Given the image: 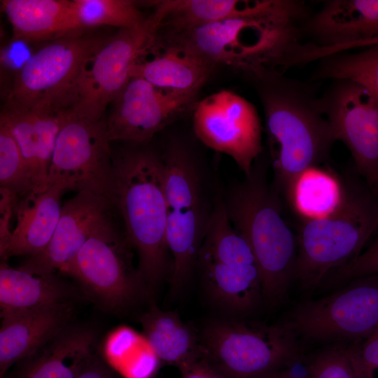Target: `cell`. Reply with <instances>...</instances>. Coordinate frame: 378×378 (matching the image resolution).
<instances>
[{"mask_svg":"<svg viewBox=\"0 0 378 378\" xmlns=\"http://www.w3.org/2000/svg\"><path fill=\"white\" fill-rule=\"evenodd\" d=\"M310 15L306 4L292 0L272 13L233 18L180 31H160L155 43L202 60L214 69L225 65L248 78L265 71L286 70L302 43V26Z\"/></svg>","mask_w":378,"mask_h":378,"instance_id":"obj_1","label":"cell"},{"mask_svg":"<svg viewBox=\"0 0 378 378\" xmlns=\"http://www.w3.org/2000/svg\"><path fill=\"white\" fill-rule=\"evenodd\" d=\"M248 80L264 111L272 184L285 199L301 174L328 159L337 140L313 86L276 71Z\"/></svg>","mask_w":378,"mask_h":378,"instance_id":"obj_2","label":"cell"},{"mask_svg":"<svg viewBox=\"0 0 378 378\" xmlns=\"http://www.w3.org/2000/svg\"><path fill=\"white\" fill-rule=\"evenodd\" d=\"M130 144L113 153V204L138 255V268L150 288L170 278L172 270L166 239L164 163L162 155L153 149Z\"/></svg>","mask_w":378,"mask_h":378,"instance_id":"obj_3","label":"cell"},{"mask_svg":"<svg viewBox=\"0 0 378 378\" xmlns=\"http://www.w3.org/2000/svg\"><path fill=\"white\" fill-rule=\"evenodd\" d=\"M260 156L249 174L234 183L223 200L234 229L255 255L262 296L276 304L287 297L295 280L298 239L284 218L281 196L268 183V165Z\"/></svg>","mask_w":378,"mask_h":378,"instance_id":"obj_4","label":"cell"},{"mask_svg":"<svg viewBox=\"0 0 378 378\" xmlns=\"http://www.w3.org/2000/svg\"><path fill=\"white\" fill-rule=\"evenodd\" d=\"M346 186L345 197L333 212L300 222L295 280L307 293L356 258L378 230V195L363 180Z\"/></svg>","mask_w":378,"mask_h":378,"instance_id":"obj_5","label":"cell"},{"mask_svg":"<svg viewBox=\"0 0 378 378\" xmlns=\"http://www.w3.org/2000/svg\"><path fill=\"white\" fill-rule=\"evenodd\" d=\"M202 356L226 378H258L297 360L302 345L283 323L218 321L206 327Z\"/></svg>","mask_w":378,"mask_h":378,"instance_id":"obj_6","label":"cell"},{"mask_svg":"<svg viewBox=\"0 0 378 378\" xmlns=\"http://www.w3.org/2000/svg\"><path fill=\"white\" fill-rule=\"evenodd\" d=\"M283 324L300 344L350 346L365 340L378 329V274L297 304Z\"/></svg>","mask_w":378,"mask_h":378,"instance_id":"obj_7","label":"cell"},{"mask_svg":"<svg viewBox=\"0 0 378 378\" xmlns=\"http://www.w3.org/2000/svg\"><path fill=\"white\" fill-rule=\"evenodd\" d=\"M134 248L111 216L91 234L63 272L97 304L109 311L131 307L150 287L134 264Z\"/></svg>","mask_w":378,"mask_h":378,"instance_id":"obj_8","label":"cell"},{"mask_svg":"<svg viewBox=\"0 0 378 378\" xmlns=\"http://www.w3.org/2000/svg\"><path fill=\"white\" fill-rule=\"evenodd\" d=\"M160 19L154 11L141 24L119 29L87 62L64 97L60 108L98 120L131 79L138 58L153 45Z\"/></svg>","mask_w":378,"mask_h":378,"instance_id":"obj_9","label":"cell"},{"mask_svg":"<svg viewBox=\"0 0 378 378\" xmlns=\"http://www.w3.org/2000/svg\"><path fill=\"white\" fill-rule=\"evenodd\" d=\"M78 29L50 40L15 74L6 104L59 108L87 62L112 35Z\"/></svg>","mask_w":378,"mask_h":378,"instance_id":"obj_10","label":"cell"},{"mask_svg":"<svg viewBox=\"0 0 378 378\" xmlns=\"http://www.w3.org/2000/svg\"><path fill=\"white\" fill-rule=\"evenodd\" d=\"M110 143L106 119L93 120L66 111L53 150L47 186L62 184L69 190L90 191L113 204L115 176Z\"/></svg>","mask_w":378,"mask_h":378,"instance_id":"obj_11","label":"cell"},{"mask_svg":"<svg viewBox=\"0 0 378 378\" xmlns=\"http://www.w3.org/2000/svg\"><path fill=\"white\" fill-rule=\"evenodd\" d=\"M331 81L320 97L322 111L336 140L350 151L357 173L378 195V100L354 81Z\"/></svg>","mask_w":378,"mask_h":378,"instance_id":"obj_12","label":"cell"},{"mask_svg":"<svg viewBox=\"0 0 378 378\" xmlns=\"http://www.w3.org/2000/svg\"><path fill=\"white\" fill-rule=\"evenodd\" d=\"M193 129L205 146L231 157L245 176L263 150L262 125L255 107L228 90L214 92L196 104Z\"/></svg>","mask_w":378,"mask_h":378,"instance_id":"obj_13","label":"cell"},{"mask_svg":"<svg viewBox=\"0 0 378 378\" xmlns=\"http://www.w3.org/2000/svg\"><path fill=\"white\" fill-rule=\"evenodd\" d=\"M163 162L167 244L176 255H191L202 246L213 210L204 197L202 173L194 156L185 149L171 150Z\"/></svg>","mask_w":378,"mask_h":378,"instance_id":"obj_14","label":"cell"},{"mask_svg":"<svg viewBox=\"0 0 378 378\" xmlns=\"http://www.w3.org/2000/svg\"><path fill=\"white\" fill-rule=\"evenodd\" d=\"M304 43L298 65L378 40V0H328L302 26Z\"/></svg>","mask_w":378,"mask_h":378,"instance_id":"obj_15","label":"cell"},{"mask_svg":"<svg viewBox=\"0 0 378 378\" xmlns=\"http://www.w3.org/2000/svg\"><path fill=\"white\" fill-rule=\"evenodd\" d=\"M113 103L106 120L111 142L145 144L194 108L196 97L159 88L140 77H132Z\"/></svg>","mask_w":378,"mask_h":378,"instance_id":"obj_16","label":"cell"},{"mask_svg":"<svg viewBox=\"0 0 378 378\" xmlns=\"http://www.w3.org/2000/svg\"><path fill=\"white\" fill-rule=\"evenodd\" d=\"M114 209V204L103 196L87 190L78 191L62 206L57 225L46 248L29 258L20 267L38 273L63 272Z\"/></svg>","mask_w":378,"mask_h":378,"instance_id":"obj_17","label":"cell"},{"mask_svg":"<svg viewBox=\"0 0 378 378\" xmlns=\"http://www.w3.org/2000/svg\"><path fill=\"white\" fill-rule=\"evenodd\" d=\"M71 302L1 314L0 378L70 325Z\"/></svg>","mask_w":378,"mask_h":378,"instance_id":"obj_18","label":"cell"},{"mask_svg":"<svg viewBox=\"0 0 378 378\" xmlns=\"http://www.w3.org/2000/svg\"><path fill=\"white\" fill-rule=\"evenodd\" d=\"M1 113L19 145L34 191L46 189L56 139L66 111L46 105L27 108L5 104Z\"/></svg>","mask_w":378,"mask_h":378,"instance_id":"obj_19","label":"cell"},{"mask_svg":"<svg viewBox=\"0 0 378 378\" xmlns=\"http://www.w3.org/2000/svg\"><path fill=\"white\" fill-rule=\"evenodd\" d=\"M96 340L92 328L70 324L5 378H77L95 354Z\"/></svg>","mask_w":378,"mask_h":378,"instance_id":"obj_20","label":"cell"},{"mask_svg":"<svg viewBox=\"0 0 378 378\" xmlns=\"http://www.w3.org/2000/svg\"><path fill=\"white\" fill-rule=\"evenodd\" d=\"M66 190V186L55 184L18 200L15 210L16 224L1 261L17 255L34 257L46 248L60 217L61 197Z\"/></svg>","mask_w":378,"mask_h":378,"instance_id":"obj_21","label":"cell"},{"mask_svg":"<svg viewBox=\"0 0 378 378\" xmlns=\"http://www.w3.org/2000/svg\"><path fill=\"white\" fill-rule=\"evenodd\" d=\"M288 0H164L155 11L158 31H180L239 17H253L284 8Z\"/></svg>","mask_w":378,"mask_h":378,"instance_id":"obj_22","label":"cell"},{"mask_svg":"<svg viewBox=\"0 0 378 378\" xmlns=\"http://www.w3.org/2000/svg\"><path fill=\"white\" fill-rule=\"evenodd\" d=\"M74 295V288L55 273L13 268L6 261H1V314L71 302Z\"/></svg>","mask_w":378,"mask_h":378,"instance_id":"obj_23","label":"cell"},{"mask_svg":"<svg viewBox=\"0 0 378 378\" xmlns=\"http://www.w3.org/2000/svg\"><path fill=\"white\" fill-rule=\"evenodd\" d=\"M1 4L14 41H48L75 31L72 1L5 0Z\"/></svg>","mask_w":378,"mask_h":378,"instance_id":"obj_24","label":"cell"},{"mask_svg":"<svg viewBox=\"0 0 378 378\" xmlns=\"http://www.w3.org/2000/svg\"><path fill=\"white\" fill-rule=\"evenodd\" d=\"M139 321L151 350L163 362L180 368L202 356L196 334L178 314L153 303Z\"/></svg>","mask_w":378,"mask_h":378,"instance_id":"obj_25","label":"cell"},{"mask_svg":"<svg viewBox=\"0 0 378 378\" xmlns=\"http://www.w3.org/2000/svg\"><path fill=\"white\" fill-rule=\"evenodd\" d=\"M162 50L151 59L134 64L131 78L140 77L159 88L197 97L214 69L189 54L172 49Z\"/></svg>","mask_w":378,"mask_h":378,"instance_id":"obj_26","label":"cell"},{"mask_svg":"<svg viewBox=\"0 0 378 378\" xmlns=\"http://www.w3.org/2000/svg\"><path fill=\"white\" fill-rule=\"evenodd\" d=\"M203 279L211 295L221 305L239 312L255 308L261 297L258 265H227L198 258Z\"/></svg>","mask_w":378,"mask_h":378,"instance_id":"obj_27","label":"cell"},{"mask_svg":"<svg viewBox=\"0 0 378 378\" xmlns=\"http://www.w3.org/2000/svg\"><path fill=\"white\" fill-rule=\"evenodd\" d=\"M346 190V182L317 166L298 177L285 200L300 220H309L337 209L345 197Z\"/></svg>","mask_w":378,"mask_h":378,"instance_id":"obj_28","label":"cell"},{"mask_svg":"<svg viewBox=\"0 0 378 378\" xmlns=\"http://www.w3.org/2000/svg\"><path fill=\"white\" fill-rule=\"evenodd\" d=\"M357 52H340L321 58L312 81L346 79L365 88L378 100V44Z\"/></svg>","mask_w":378,"mask_h":378,"instance_id":"obj_29","label":"cell"},{"mask_svg":"<svg viewBox=\"0 0 378 378\" xmlns=\"http://www.w3.org/2000/svg\"><path fill=\"white\" fill-rule=\"evenodd\" d=\"M72 6L75 30L99 26L127 29L146 19L136 2L130 0H74Z\"/></svg>","mask_w":378,"mask_h":378,"instance_id":"obj_30","label":"cell"},{"mask_svg":"<svg viewBox=\"0 0 378 378\" xmlns=\"http://www.w3.org/2000/svg\"><path fill=\"white\" fill-rule=\"evenodd\" d=\"M0 187L19 199L34 191L24 158L6 118L0 115Z\"/></svg>","mask_w":378,"mask_h":378,"instance_id":"obj_31","label":"cell"},{"mask_svg":"<svg viewBox=\"0 0 378 378\" xmlns=\"http://www.w3.org/2000/svg\"><path fill=\"white\" fill-rule=\"evenodd\" d=\"M307 378H360L351 359L348 345L323 346L312 355Z\"/></svg>","mask_w":378,"mask_h":378,"instance_id":"obj_32","label":"cell"},{"mask_svg":"<svg viewBox=\"0 0 378 378\" xmlns=\"http://www.w3.org/2000/svg\"><path fill=\"white\" fill-rule=\"evenodd\" d=\"M370 245L347 264L330 271L320 286L336 290L351 281L378 274V230Z\"/></svg>","mask_w":378,"mask_h":378,"instance_id":"obj_33","label":"cell"},{"mask_svg":"<svg viewBox=\"0 0 378 378\" xmlns=\"http://www.w3.org/2000/svg\"><path fill=\"white\" fill-rule=\"evenodd\" d=\"M360 378H378V329L365 340L348 346Z\"/></svg>","mask_w":378,"mask_h":378,"instance_id":"obj_34","label":"cell"},{"mask_svg":"<svg viewBox=\"0 0 378 378\" xmlns=\"http://www.w3.org/2000/svg\"><path fill=\"white\" fill-rule=\"evenodd\" d=\"M19 198L8 190L0 187V256L5 255L8 248L12 230L10 223L12 217Z\"/></svg>","mask_w":378,"mask_h":378,"instance_id":"obj_35","label":"cell"},{"mask_svg":"<svg viewBox=\"0 0 378 378\" xmlns=\"http://www.w3.org/2000/svg\"><path fill=\"white\" fill-rule=\"evenodd\" d=\"M178 368L181 378H226L202 356Z\"/></svg>","mask_w":378,"mask_h":378,"instance_id":"obj_36","label":"cell"},{"mask_svg":"<svg viewBox=\"0 0 378 378\" xmlns=\"http://www.w3.org/2000/svg\"><path fill=\"white\" fill-rule=\"evenodd\" d=\"M77 378H116L95 354Z\"/></svg>","mask_w":378,"mask_h":378,"instance_id":"obj_37","label":"cell"},{"mask_svg":"<svg viewBox=\"0 0 378 378\" xmlns=\"http://www.w3.org/2000/svg\"><path fill=\"white\" fill-rule=\"evenodd\" d=\"M258 378H307V376L302 377H296L289 370L281 368L267 373Z\"/></svg>","mask_w":378,"mask_h":378,"instance_id":"obj_38","label":"cell"},{"mask_svg":"<svg viewBox=\"0 0 378 378\" xmlns=\"http://www.w3.org/2000/svg\"><path fill=\"white\" fill-rule=\"evenodd\" d=\"M378 44V40L375 41L371 46Z\"/></svg>","mask_w":378,"mask_h":378,"instance_id":"obj_39","label":"cell"}]
</instances>
